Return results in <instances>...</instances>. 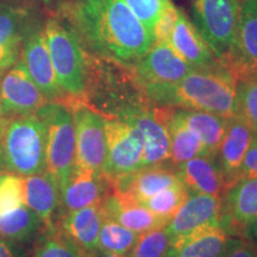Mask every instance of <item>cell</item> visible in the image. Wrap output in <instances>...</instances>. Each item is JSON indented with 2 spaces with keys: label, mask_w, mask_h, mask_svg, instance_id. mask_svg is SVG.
Masks as SVG:
<instances>
[{
  "label": "cell",
  "mask_w": 257,
  "mask_h": 257,
  "mask_svg": "<svg viewBox=\"0 0 257 257\" xmlns=\"http://www.w3.org/2000/svg\"><path fill=\"white\" fill-rule=\"evenodd\" d=\"M75 27L94 55L133 66L155 44L153 32L121 0H81Z\"/></svg>",
  "instance_id": "cell-1"
},
{
  "label": "cell",
  "mask_w": 257,
  "mask_h": 257,
  "mask_svg": "<svg viewBox=\"0 0 257 257\" xmlns=\"http://www.w3.org/2000/svg\"><path fill=\"white\" fill-rule=\"evenodd\" d=\"M82 104L104 118L120 120L154 106L133 67L87 53Z\"/></svg>",
  "instance_id": "cell-2"
},
{
  "label": "cell",
  "mask_w": 257,
  "mask_h": 257,
  "mask_svg": "<svg viewBox=\"0 0 257 257\" xmlns=\"http://www.w3.org/2000/svg\"><path fill=\"white\" fill-rule=\"evenodd\" d=\"M154 106L205 111L231 118L236 111V78L224 64L193 68L180 81L146 86Z\"/></svg>",
  "instance_id": "cell-3"
},
{
  "label": "cell",
  "mask_w": 257,
  "mask_h": 257,
  "mask_svg": "<svg viewBox=\"0 0 257 257\" xmlns=\"http://www.w3.org/2000/svg\"><path fill=\"white\" fill-rule=\"evenodd\" d=\"M0 155L8 173L29 176L46 170L47 128L36 114L0 115Z\"/></svg>",
  "instance_id": "cell-4"
},
{
  "label": "cell",
  "mask_w": 257,
  "mask_h": 257,
  "mask_svg": "<svg viewBox=\"0 0 257 257\" xmlns=\"http://www.w3.org/2000/svg\"><path fill=\"white\" fill-rule=\"evenodd\" d=\"M47 46L57 82L66 95L62 104L81 102L85 95L86 51L76 34L57 19H49L44 28Z\"/></svg>",
  "instance_id": "cell-5"
},
{
  "label": "cell",
  "mask_w": 257,
  "mask_h": 257,
  "mask_svg": "<svg viewBox=\"0 0 257 257\" xmlns=\"http://www.w3.org/2000/svg\"><path fill=\"white\" fill-rule=\"evenodd\" d=\"M35 114L47 128L46 170L55 176L61 188L75 168V127L72 111L62 102L49 101Z\"/></svg>",
  "instance_id": "cell-6"
},
{
  "label": "cell",
  "mask_w": 257,
  "mask_h": 257,
  "mask_svg": "<svg viewBox=\"0 0 257 257\" xmlns=\"http://www.w3.org/2000/svg\"><path fill=\"white\" fill-rule=\"evenodd\" d=\"M238 0H194L195 27L224 66L236 36Z\"/></svg>",
  "instance_id": "cell-7"
},
{
  "label": "cell",
  "mask_w": 257,
  "mask_h": 257,
  "mask_svg": "<svg viewBox=\"0 0 257 257\" xmlns=\"http://www.w3.org/2000/svg\"><path fill=\"white\" fill-rule=\"evenodd\" d=\"M106 161L104 174L108 180L141 168L143 138L133 124L120 119L105 118Z\"/></svg>",
  "instance_id": "cell-8"
},
{
  "label": "cell",
  "mask_w": 257,
  "mask_h": 257,
  "mask_svg": "<svg viewBox=\"0 0 257 257\" xmlns=\"http://www.w3.org/2000/svg\"><path fill=\"white\" fill-rule=\"evenodd\" d=\"M75 127V167L104 173L105 118L81 102L68 105Z\"/></svg>",
  "instance_id": "cell-9"
},
{
  "label": "cell",
  "mask_w": 257,
  "mask_h": 257,
  "mask_svg": "<svg viewBox=\"0 0 257 257\" xmlns=\"http://www.w3.org/2000/svg\"><path fill=\"white\" fill-rule=\"evenodd\" d=\"M47 98L31 79L23 61H17L0 81L2 114H35Z\"/></svg>",
  "instance_id": "cell-10"
},
{
  "label": "cell",
  "mask_w": 257,
  "mask_h": 257,
  "mask_svg": "<svg viewBox=\"0 0 257 257\" xmlns=\"http://www.w3.org/2000/svg\"><path fill=\"white\" fill-rule=\"evenodd\" d=\"M226 67L234 78L257 75V0H238L236 36Z\"/></svg>",
  "instance_id": "cell-11"
},
{
  "label": "cell",
  "mask_w": 257,
  "mask_h": 257,
  "mask_svg": "<svg viewBox=\"0 0 257 257\" xmlns=\"http://www.w3.org/2000/svg\"><path fill=\"white\" fill-rule=\"evenodd\" d=\"M220 226L229 236H245L257 218V179L243 178L230 185L221 195Z\"/></svg>",
  "instance_id": "cell-12"
},
{
  "label": "cell",
  "mask_w": 257,
  "mask_h": 257,
  "mask_svg": "<svg viewBox=\"0 0 257 257\" xmlns=\"http://www.w3.org/2000/svg\"><path fill=\"white\" fill-rule=\"evenodd\" d=\"M180 182L175 167L167 163L144 167L110 180L112 193L138 204Z\"/></svg>",
  "instance_id": "cell-13"
},
{
  "label": "cell",
  "mask_w": 257,
  "mask_h": 257,
  "mask_svg": "<svg viewBox=\"0 0 257 257\" xmlns=\"http://www.w3.org/2000/svg\"><path fill=\"white\" fill-rule=\"evenodd\" d=\"M221 205L219 195L189 193L188 198L166 225L167 232L172 240H175L195 231L220 226Z\"/></svg>",
  "instance_id": "cell-14"
},
{
  "label": "cell",
  "mask_w": 257,
  "mask_h": 257,
  "mask_svg": "<svg viewBox=\"0 0 257 257\" xmlns=\"http://www.w3.org/2000/svg\"><path fill=\"white\" fill-rule=\"evenodd\" d=\"M131 67L143 87L178 82L193 69L169 43H155Z\"/></svg>",
  "instance_id": "cell-15"
},
{
  "label": "cell",
  "mask_w": 257,
  "mask_h": 257,
  "mask_svg": "<svg viewBox=\"0 0 257 257\" xmlns=\"http://www.w3.org/2000/svg\"><path fill=\"white\" fill-rule=\"evenodd\" d=\"M22 61L48 101L64 102L66 95L57 82L44 30L32 31L24 38L22 44Z\"/></svg>",
  "instance_id": "cell-16"
},
{
  "label": "cell",
  "mask_w": 257,
  "mask_h": 257,
  "mask_svg": "<svg viewBox=\"0 0 257 257\" xmlns=\"http://www.w3.org/2000/svg\"><path fill=\"white\" fill-rule=\"evenodd\" d=\"M60 189L63 211L70 212L101 202L110 193L111 185L102 172L75 167Z\"/></svg>",
  "instance_id": "cell-17"
},
{
  "label": "cell",
  "mask_w": 257,
  "mask_h": 257,
  "mask_svg": "<svg viewBox=\"0 0 257 257\" xmlns=\"http://www.w3.org/2000/svg\"><path fill=\"white\" fill-rule=\"evenodd\" d=\"M181 184L194 194L221 195L227 185L216 154L197 156L175 167Z\"/></svg>",
  "instance_id": "cell-18"
},
{
  "label": "cell",
  "mask_w": 257,
  "mask_h": 257,
  "mask_svg": "<svg viewBox=\"0 0 257 257\" xmlns=\"http://www.w3.org/2000/svg\"><path fill=\"white\" fill-rule=\"evenodd\" d=\"M124 121L133 124L142 135L143 155L141 168L168 163L170 147L168 128L157 115L155 106L138 112Z\"/></svg>",
  "instance_id": "cell-19"
},
{
  "label": "cell",
  "mask_w": 257,
  "mask_h": 257,
  "mask_svg": "<svg viewBox=\"0 0 257 257\" xmlns=\"http://www.w3.org/2000/svg\"><path fill=\"white\" fill-rule=\"evenodd\" d=\"M253 137V131L237 117L227 120L226 130L218 152V163L223 172L227 187L239 179L242 163Z\"/></svg>",
  "instance_id": "cell-20"
},
{
  "label": "cell",
  "mask_w": 257,
  "mask_h": 257,
  "mask_svg": "<svg viewBox=\"0 0 257 257\" xmlns=\"http://www.w3.org/2000/svg\"><path fill=\"white\" fill-rule=\"evenodd\" d=\"M168 43L192 68H211L223 64L212 53L195 24L180 10L179 19Z\"/></svg>",
  "instance_id": "cell-21"
},
{
  "label": "cell",
  "mask_w": 257,
  "mask_h": 257,
  "mask_svg": "<svg viewBox=\"0 0 257 257\" xmlns=\"http://www.w3.org/2000/svg\"><path fill=\"white\" fill-rule=\"evenodd\" d=\"M24 205L38 214L44 226L54 223V214L61 204V189L57 179L48 170L23 176Z\"/></svg>",
  "instance_id": "cell-22"
},
{
  "label": "cell",
  "mask_w": 257,
  "mask_h": 257,
  "mask_svg": "<svg viewBox=\"0 0 257 257\" xmlns=\"http://www.w3.org/2000/svg\"><path fill=\"white\" fill-rule=\"evenodd\" d=\"M101 208L105 217L117 221L137 233L147 232L168 224V221L157 217L143 205L126 200L111 191L102 199Z\"/></svg>",
  "instance_id": "cell-23"
},
{
  "label": "cell",
  "mask_w": 257,
  "mask_h": 257,
  "mask_svg": "<svg viewBox=\"0 0 257 257\" xmlns=\"http://www.w3.org/2000/svg\"><path fill=\"white\" fill-rule=\"evenodd\" d=\"M104 219L101 202L80 210L63 212L57 224L69 238L86 251L98 248V237Z\"/></svg>",
  "instance_id": "cell-24"
},
{
  "label": "cell",
  "mask_w": 257,
  "mask_h": 257,
  "mask_svg": "<svg viewBox=\"0 0 257 257\" xmlns=\"http://www.w3.org/2000/svg\"><path fill=\"white\" fill-rule=\"evenodd\" d=\"M229 237L221 226L195 231L172 240L167 257H221Z\"/></svg>",
  "instance_id": "cell-25"
},
{
  "label": "cell",
  "mask_w": 257,
  "mask_h": 257,
  "mask_svg": "<svg viewBox=\"0 0 257 257\" xmlns=\"http://www.w3.org/2000/svg\"><path fill=\"white\" fill-rule=\"evenodd\" d=\"M175 114L206 147L210 154H217L229 118L205 111L175 107Z\"/></svg>",
  "instance_id": "cell-26"
},
{
  "label": "cell",
  "mask_w": 257,
  "mask_h": 257,
  "mask_svg": "<svg viewBox=\"0 0 257 257\" xmlns=\"http://www.w3.org/2000/svg\"><path fill=\"white\" fill-rule=\"evenodd\" d=\"M43 227L38 214L25 205L0 216V237L9 243L31 239Z\"/></svg>",
  "instance_id": "cell-27"
},
{
  "label": "cell",
  "mask_w": 257,
  "mask_h": 257,
  "mask_svg": "<svg viewBox=\"0 0 257 257\" xmlns=\"http://www.w3.org/2000/svg\"><path fill=\"white\" fill-rule=\"evenodd\" d=\"M32 257H88V251L69 238L59 225L53 223L42 229Z\"/></svg>",
  "instance_id": "cell-28"
},
{
  "label": "cell",
  "mask_w": 257,
  "mask_h": 257,
  "mask_svg": "<svg viewBox=\"0 0 257 257\" xmlns=\"http://www.w3.org/2000/svg\"><path fill=\"white\" fill-rule=\"evenodd\" d=\"M22 37L19 16L15 12H0V73L18 61Z\"/></svg>",
  "instance_id": "cell-29"
},
{
  "label": "cell",
  "mask_w": 257,
  "mask_h": 257,
  "mask_svg": "<svg viewBox=\"0 0 257 257\" xmlns=\"http://www.w3.org/2000/svg\"><path fill=\"white\" fill-rule=\"evenodd\" d=\"M138 237H140V233L135 232V231L127 229L117 221L104 216L96 249L102 252L126 256L133 249Z\"/></svg>",
  "instance_id": "cell-30"
},
{
  "label": "cell",
  "mask_w": 257,
  "mask_h": 257,
  "mask_svg": "<svg viewBox=\"0 0 257 257\" xmlns=\"http://www.w3.org/2000/svg\"><path fill=\"white\" fill-rule=\"evenodd\" d=\"M239 118L257 134V75L236 78V111Z\"/></svg>",
  "instance_id": "cell-31"
},
{
  "label": "cell",
  "mask_w": 257,
  "mask_h": 257,
  "mask_svg": "<svg viewBox=\"0 0 257 257\" xmlns=\"http://www.w3.org/2000/svg\"><path fill=\"white\" fill-rule=\"evenodd\" d=\"M189 192L184 185L180 184L173 185L167 187L155 195L147 199L143 202V206L150 210L157 217L162 218L166 221H169L170 218L179 210V207L184 204V201L188 198Z\"/></svg>",
  "instance_id": "cell-32"
},
{
  "label": "cell",
  "mask_w": 257,
  "mask_h": 257,
  "mask_svg": "<svg viewBox=\"0 0 257 257\" xmlns=\"http://www.w3.org/2000/svg\"><path fill=\"white\" fill-rule=\"evenodd\" d=\"M172 244V238L166 226L156 227L140 233L133 249L126 257H167Z\"/></svg>",
  "instance_id": "cell-33"
},
{
  "label": "cell",
  "mask_w": 257,
  "mask_h": 257,
  "mask_svg": "<svg viewBox=\"0 0 257 257\" xmlns=\"http://www.w3.org/2000/svg\"><path fill=\"white\" fill-rule=\"evenodd\" d=\"M24 205L23 176L0 174V216Z\"/></svg>",
  "instance_id": "cell-34"
},
{
  "label": "cell",
  "mask_w": 257,
  "mask_h": 257,
  "mask_svg": "<svg viewBox=\"0 0 257 257\" xmlns=\"http://www.w3.org/2000/svg\"><path fill=\"white\" fill-rule=\"evenodd\" d=\"M121 2L149 30H153L163 6L167 3L163 0H121Z\"/></svg>",
  "instance_id": "cell-35"
},
{
  "label": "cell",
  "mask_w": 257,
  "mask_h": 257,
  "mask_svg": "<svg viewBox=\"0 0 257 257\" xmlns=\"http://www.w3.org/2000/svg\"><path fill=\"white\" fill-rule=\"evenodd\" d=\"M179 19V10L172 2H167L161 11L160 17L153 28V36L155 43H168L170 35L174 30Z\"/></svg>",
  "instance_id": "cell-36"
},
{
  "label": "cell",
  "mask_w": 257,
  "mask_h": 257,
  "mask_svg": "<svg viewBox=\"0 0 257 257\" xmlns=\"http://www.w3.org/2000/svg\"><path fill=\"white\" fill-rule=\"evenodd\" d=\"M221 257H257V244L246 236H230Z\"/></svg>",
  "instance_id": "cell-37"
},
{
  "label": "cell",
  "mask_w": 257,
  "mask_h": 257,
  "mask_svg": "<svg viewBox=\"0 0 257 257\" xmlns=\"http://www.w3.org/2000/svg\"><path fill=\"white\" fill-rule=\"evenodd\" d=\"M243 178L257 179V134H253L248 152L244 156L242 168L239 172V179Z\"/></svg>",
  "instance_id": "cell-38"
},
{
  "label": "cell",
  "mask_w": 257,
  "mask_h": 257,
  "mask_svg": "<svg viewBox=\"0 0 257 257\" xmlns=\"http://www.w3.org/2000/svg\"><path fill=\"white\" fill-rule=\"evenodd\" d=\"M0 257H15L8 240L0 237Z\"/></svg>",
  "instance_id": "cell-39"
},
{
  "label": "cell",
  "mask_w": 257,
  "mask_h": 257,
  "mask_svg": "<svg viewBox=\"0 0 257 257\" xmlns=\"http://www.w3.org/2000/svg\"><path fill=\"white\" fill-rule=\"evenodd\" d=\"M245 236L249 237V238H251L253 242L257 244V218L248 226Z\"/></svg>",
  "instance_id": "cell-40"
},
{
  "label": "cell",
  "mask_w": 257,
  "mask_h": 257,
  "mask_svg": "<svg viewBox=\"0 0 257 257\" xmlns=\"http://www.w3.org/2000/svg\"><path fill=\"white\" fill-rule=\"evenodd\" d=\"M88 257H126L123 255H117V253H111V252H102L100 250L95 249L92 251H88Z\"/></svg>",
  "instance_id": "cell-41"
},
{
  "label": "cell",
  "mask_w": 257,
  "mask_h": 257,
  "mask_svg": "<svg viewBox=\"0 0 257 257\" xmlns=\"http://www.w3.org/2000/svg\"><path fill=\"white\" fill-rule=\"evenodd\" d=\"M4 167H3V160H2V155H0V173H2V170Z\"/></svg>",
  "instance_id": "cell-42"
},
{
  "label": "cell",
  "mask_w": 257,
  "mask_h": 257,
  "mask_svg": "<svg viewBox=\"0 0 257 257\" xmlns=\"http://www.w3.org/2000/svg\"><path fill=\"white\" fill-rule=\"evenodd\" d=\"M0 115H2V107H0Z\"/></svg>",
  "instance_id": "cell-43"
},
{
  "label": "cell",
  "mask_w": 257,
  "mask_h": 257,
  "mask_svg": "<svg viewBox=\"0 0 257 257\" xmlns=\"http://www.w3.org/2000/svg\"><path fill=\"white\" fill-rule=\"evenodd\" d=\"M163 2H168V0H163Z\"/></svg>",
  "instance_id": "cell-44"
}]
</instances>
